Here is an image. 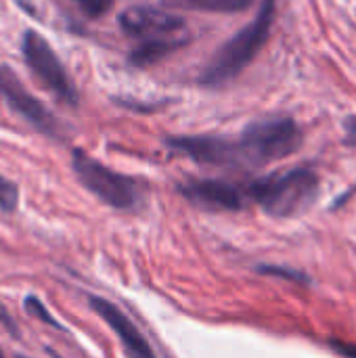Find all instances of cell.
Returning <instances> with one entry per match:
<instances>
[{
  "label": "cell",
  "instance_id": "17",
  "mask_svg": "<svg viewBox=\"0 0 356 358\" xmlns=\"http://www.w3.org/2000/svg\"><path fill=\"white\" fill-rule=\"evenodd\" d=\"M329 348L344 358H356V344L353 342H342V340H329Z\"/></svg>",
  "mask_w": 356,
  "mask_h": 358
},
{
  "label": "cell",
  "instance_id": "3",
  "mask_svg": "<svg viewBox=\"0 0 356 358\" xmlns=\"http://www.w3.org/2000/svg\"><path fill=\"white\" fill-rule=\"evenodd\" d=\"M302 141V130L292 117L271 115L248 124L237 138V147L243 168H262L294 155Z\"/></svg>",
  "mask_w": 356,
  "mask_h": 358
},
{
  "label": "cell",
  "instance_id": "9",
  "mask_svg": "<svg viewBox=\"0 0 356 358\" xmlns=\"http://www.w3.org/2000/svg\"><path fill=\"white\" fill-rule=\"evenodd\" d=\"M118 23L128 36L153 38V36L174 34L176 29L185 25V19L180 15H174L168 8L136 4V6H128L126 10H122L118 17Z\"/></svg>",
  "mask_w": 356,
  "mask_h": 358
},
{
  "label": "cell",
  "instance_id": "7",
  "mask_svg": "<svg viewBox=\"0 0 356 358\" xmlns=\"http://www.w3.org/2000/svg\"><path fill=\"white\" fill-rule=\"evenodd\" d=\"M164 145L189 157L191 162L199 166L210 168H243L237 138L216 136V134H193V136H168L164 138Z\"/></svg>",
  "mask_w": 356,
  "mask_h": 358
},
{
  "label": "cell",
  "instance_id": "12",
  "mask_svg": "<svg viewBox=\"0 0 356 358\" xmlns=\"http://www.w3.org/2000/svg\"><path fill=\"white\" fill-rule=\"evenodd\" d=\"M168 10H204V13H243L254 0H162Z\"/></svg>",
  "mask_w": 356,
  "mask_h": 358
},
{
  "label": "cell",
  "instance_id": "16",
  "mask_svg": "<svg viewBox=\"0 0 356 358\" xmlns=\"http://www.w3.org/2000/svg\"><path fill=\"white\" fill-rule=\"evenodd\" d=\"M80 10L90 17V19H97V17H103L111 6H113V0H73Z\"/></svg>",
  "mask_w": 356,
  "mask_h": 358
},
{
  "label": "cell",
  "instance_id": "8",
  "mask_svg": "<svg viewBox=\"0 0 356 358\" xmlns=\"http://www.w3.org/2000/svg\"><path fill=\"white\" fill-rule=\"evenodd\" d=\"M178 193L204 212H239L245 206V193L237 185L220 178L185 180L178 185Z\"/></svg>",
  "mask_w": 356,
  "mask_h": 358
},
{
  "label": "cell",
  "instance_id": "2",
  "mask_svg": "<svg viewBox=\"0 0 356 358\" xmlns=\"http://www.w3.org/2000/svg\"><path fill=\"white\" fill-rule=\"evenodd\" d=\"M319 195V176L308 168H294L262 176L248 185L245 197L256 201L273 218H296L304 214Z\"/></svg>",
  "mask_w": 356,
  "mask_h": 358
},
{
  "label": "cell",
  "instance_id": "21",
  "mask_svg": "<svg viewBox=\"0 0 356 358\" xmlns=\"http://www.w3.org/2000/svg\"><path fill=\"white\" fill-rule=\"evenodd\" d=\"M15 358H27V357H23V355H17V357Z\"/></svg>",
  "mask_w": 356,
  "mask_h": 358
},
{
  "label": "cell",
  "instance_id": "11",
  "mask_svg": "<svg viewBox=\"0 0 356 358\" xmlns=\"http://www.w3.org/2000/svg\"><path fill=\"white\" fill-rule=\"evenodd\" d=\"M189 40L187 38H149L147 42L134 46L128 55V61L130 65L134 67H149V65H155L157 61L166 59L168 55L176 52L178 48H183Z\"/></svg>",
  "mask_w": 356,
  "mask_h": 358
},
{
  "label": "cell",
  "instance_id": "18",
  "mask_svg": "<svg viewBox=\"0 0 356 358\" xmlns=\"http://www.w3.org/2000/svg\"><path fill=\"white\" fill-rule=\"evenodd\" d=\"M0 325L13 336V338H19L21 334H19V327H17V323H15V319L8 315V310L4 308V304L0 302Z\"/></svg>",
  "mask_w": 356,
  "mask_h": 358
},
{
  "label": "cell",
  "instance_id": "14",
  "mask_svg": "<svg viewBox=\"0 0 356 358\" xmlns=\"http://www.w3.org/2000/svg\"><path fill=\"white\" fill-rule=\"evenodd\" d=\"M17 203H19V187L0 174V210L15 212Z\"/></svg>",
  "mask_w": 356,
  "mask_h": 358
},
{
  "label": "cell",
  "instance_id": "5",
  "mask_svg": "<svg viewBox=\"0 0 356 358\" xmlns=\"http://www.w3.org/2000/svg\"><path fill=\"white\" fill-rule=\"evenodd\" d=\"M21 52L31 69V73L65 105L78 107L80 94L78 88L73 86L63 61L59 55L52 50V46L34 29H27L21 38Z\"/></svg>",
  "mask_w": 356,
  "mask_h": 358
},
{
  "label": "cell",
  "instance_id": "13",
  "mask_svg": "<svg viewBox=\"0 0 356 358\" xmlns=\"http://www.w3.org/2000/svg\"><path fill=\"white\" fill-rule=\"evenodd\" d=\"M23 308H25V313H27L29 317H34L36 321H40V323H44V325H48V327L61 331V334H67V327H65L61 321H57V319L48 313V308L42 304V300H40L38 296L29 294V296L23 300Z\"/></svg>",
  "mask_w": 356,
  "mask_h": 358
},
{
  "label": "cell",
  "instance_id": "15",
  "mask_svg": "<svg viewBox=\"0 0 356 358\" xmlns=\"http://www.w3.org/2000/svg\"><path fill=\"white\" fill-rule=\"evenodd\" d=\"M260 275H269V277H279L285 281H294V283H308V277L300 271L294 268H285V266H275V264H262L256 268Z\"/></svg>",
  "mask_w": 356,
  "mask_h": 358
},
{
  "label": "cell",
  "instance_id": "6",
  "mask_svg": "<svg viewBox=\"0 0 356 358\" xmlns=\"http://www.w3.org/2000/svg\"><path fill=\"white\" fill-rule=\"evenodd\" d=\"M0 96L6 101V105L15 113H19L38 132H42V134H46V136H50L55 141L65 138L63 124L46 109V105L42 101H38L23 86L19 76L8 65H0Z\"/></svg>",
  "mask_w": 356,
  "mask_h": 358
},
{
  "label": "cell",
  "instance_id": "1",
  "mask_svg": "<svg viewBox=\"0 0 356 358\" xmlns=\"http://www.w3.org/2000/svg\"><path fill=\"white\" fill-rule=\"evenodd\" d=\"M277 4L275 0H262V6L252 23L241 27L231 40H227L206 69L199 76V84L206 88H220L233 82L262 50L271 36V25L275 21Z\"/></svg>",
  "mask_w": 356,
  "mask_h": 358
},
{
  "label": "cell",
  "instance_id": "10",
  "mask_svg": "<svg viewBox=\"0 0 356 358\" xmlns=\"http://www.w3.org/2000/svg\"><path fill=\"white\" fill-rule=\"evenodd\" d=\"M90 308L111 327V331L118 336L124 352L128 358H155L153 348L149 346L147 338L141 334V329L109 300L99 298V296H90L88 298Z\"/></svg>",
  "mask_w": 356,
  "mask_h": 358
},
{
  "label": "cell",
  "instance_id": "4",
  "mask_svg": "<svg viewBox=\"0 0 356 358\" xmlns=\"http://www.w3.org/2000/svg\"><path fill=\"white\" fill-rule=\"evenodd\" d=\"M71 170L86 191L113 210L132 212L143 201V191L136 178L111 170L82 149L71 151Z\"/></svg>",
  "mask_w": 356,
  "mask_h": 358
},
{
  "label": "cell",
  "instance_id": "19",
  "mask_svg": "<svg viewBox=\"0 0 356 358\" xmlns=\"http://www.w3.org/2000/svg\"><path fill=\"white\" fill-rule=\"evenodd\" d=\"M344 145L346 147H356V115H348L344 120Z\"/></svg>",
  "mask_w": 356,
  "mask_h": 358
},
{
  "label": "cell",
  "instance_id": "20",
  "mask_svg": "<svg viewBox=\"0 0 356 358\" xmlns=\"http://www.w3.org/2000/svg\"><path fill=\"white\" fill-rule=\"evenodd\" d=\"M0 358H4V352H2V348H0Z\"/></svg>",
  "mask_w": 356,
  "mask_h": 358
}]
</instances>
